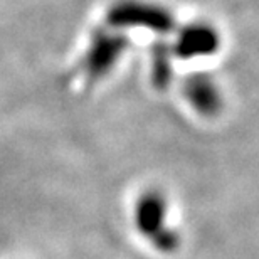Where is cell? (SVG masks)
Segmentation results:
<instances>
[{
  "label": "cell",
  "instance_id": "2",
  "mask_svg": "<svg viewBox=\"0 0 259 259\" xmlns=\"http://www.w3.org/2000/svg\"><path fill=\"white\" fill-rule=\"evenodd\" d=\"M126 51V40L115 29L98 32L91 39L79 64V74L86 84H95L113 71Z\"/></svg>",
  "mask_w": 259,
  "mask_h": 259
},
{
  "label": "cell",
  "instance_id": "1",
  "mask_svg": "<svg viewBox=\"0 0 259 259\" xmlns=\"http://www.w3.org/2000/svg\"><path fill=\"white\" fill-rule=\"evenodd\" d=\"M132 219L138 236L160 254H175L182 246V234L170 222V200L157 187L145 189L137 197Z\"/></svg>",
  "mask_w": 259,
  "mask_h": 259
},
{
  "label": "cell",
  "instance_id": "4",
  "mask_svg": "<svg viewBox=\"0 0 259 259\" xmlns=\"http://www.w3.org/2000/svg\"><path fill=\"white\" fill-rule=\"evenodd\" d=\"M184 98L202 118H215L224 108V96L219 84L207 74H192L184 81Z\"/></svg>",
  "mask_w": 259,
  "mask_h": 259
},
{
  "label": "cell",
  "instance_id": "5",
  "mask_svg": "<svg viewBox=\"0 0 259 259\" xmlns=\"http://www.w3.org/2000/svg\"><path fill=\"white\" fill-rule=\"evenodd\" d=\"M221 39L214 27L207 24H190L177 30L172 56L177 59H200L219 51Z\"/></svg>",
  "mask_w": 259,
  "mask_h": 259
},
{
  "label": "cell",
  "instance_id": "3",
  "mask_svg": "<svg viewBox=\"0 0 259 259\" xmlns=\"http://www.w3.org/2000/svg\"><path fill=\"white\" fill-rule=\"evenodd\" d=\"M108 22L111 29L120 30L126 27H143L153 32H170L172 15L160 5L140 2V0H121L108 12Z\"/></svg>",
  "mask_w": 259,
  "mask_h": 259
}]
</instances>
